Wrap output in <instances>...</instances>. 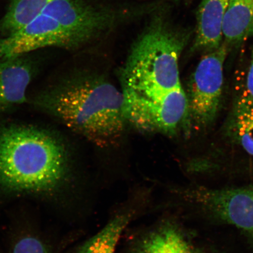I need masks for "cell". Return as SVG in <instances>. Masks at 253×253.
Masks as SVG:
<instances>
[{
  "label": "cell",
  "mask_w": 253,
  "mask_h": 253,
  "mask_svg": "<svg viewBox=\"0 0 253 253\" xmlns=\"http://www.w3.org/2000/svg\"><path fill=\"white\" fill-rule=\"evenodd\" d=\"M133 216L131 211L116 214L103 229L81 246L77 253H115L123 233Z\"/></svg>",
  "instance_id": "cell-11"
},
{
  "label": "cell",
  "mask_w": 253,
  "mask_h": 253,
  "mask_svg": "<svg viewBox=\"0 0 253 253\" xmlns=\"http://www.w3.org/2000/svg\"><path fill=\"white\" fill-rule=\"evenodd\" d=\"M55 0H9L0 20V38L9 36L29 23Z\"/></svg>",
  "instance_id": "cell-12"
},
{
  "label": "cell",
  "mask_w": 253,
  "mask_h": 253,
  "mask_svg": "<svg viewBox=\"0 0 253 253\" xmlns=\"http://www.w3.org/2000/svg\"><path fill=\"white\" fill-rule=\"evenodd\" d=\"M28 55L0 58V115L27 99L36 68Z\"/></svg>",
  "instance_id": "cell-6"
},
{
  "label": "cell",
  "mask_w": 253,
  "mask_h": 253,
  "mask_svg": "<svg viewBox=\"0 0 253 253\" xmlns=\"http://www.w3.org/2000/svg\"><path fill=\"white\" fill-rule=\"evenodd\" d=\"M229 0H202L197 15L193 51L207 52L223 42V24Z\"/></svg>",
  "instance_id": "cell-7"
},
{
  "label": "cell",
  "mask_w": 253,
  "mask_h": 253,
  "mask_svg": "<svg viewBox=\"0 0 253 253\" xmlns=\"http://www.w3.org/2000/svg\"><path fill=\"white\" fill-rule=\"evenodd\" d=\"M68 172L65 147L55 135L36 126L0 129V186L9 191H56Z\"/></svg>",
  "instance_id": "cell-3"
},
{
  "label": "cell",
  "mask_w": 253,
  "mask_h": 253,
  "mask_svg": "<svg viewBox=\"0 0 253 253\" xmlns=\"http://www.w3.org/2000/svg\"><path fill=\"white\" fill-rule=\"evenodd\" d=\"M190 34L161 8L132 43L120 71L126 122L139 131L173 136L188 123L179 59Z\"/></svg>",
  "instance_id": "cell-1"
},
{
  "label": "cell",
  "mask_w": 253,
  "mask_h": 253,
  "mask_svg": "<svg viewBox=\"0 0 253 253\" xmlns=\"http://www.w3.org/2000/svg\"><path fill=\"white\" fill-rule=\"evenodd\" d=\"M242 96L248 97L253 101V49L250 63L248 76H247L246 87Z\"/></svg>",
  "instance_id": "cell-14"
},
{
  "label": "cell",
  "mask_w": 253,
  "mask_h": 253,
  "mask_svg": "<svg viewBox=\"0 0 253 253\" xmlns=\"http://www.w3.org/2000/svg\"><path fill=\"white\" fill-rule=\"evenodd\" d=\"M37 108L97 146L112 147L124 132V100L102 75L81 71L34 98Z\"/></svg>",
  "instance_id": "cell-2"
},
{
  "label": "cell",
  "mask_w": 253,
  "mask_h": 253,
  "mask_svg": "<svg viewBox=\"0 0 253 253\" xmlns=\"http://www.w3.org/2000/svg\"><path fill=\"white\" fill-rule=\"evenodd\" d=\"M229 46L224 42L205 53L190 79L187 94L189 131L207 129L214 122L222 100L224 62Z\"/></svg>",
  "instance_id": "cell-4"
},
{
  "label": "cell",
  "mask_w": 253,
  "mask_h": 253,
  "mask_svg": "<svg viewBox=\"0 0 253 253\" xmlns=\"http://www.w3.org/2000/svg\"><path fill=\"white\" fill-rule=\"evenodd\" d=\"M130 253H201L177 227L163 223L139 239Z\"/></svg>",
  "instance_id": "cell-8"
},
{
  "label": "cell",
  "mask_w": 253,
  "mask_h": 253,
  "mask_svg": "<svg viewBox=\"0 0 253 253\" xmlns=\"http://www.w3.org/2000/svg\"><path fill=\"white\" fill-rule=\"evenodd\" d=\"M188 194L214 216L253 235V189L197 188Z\"/></svg>",
  "instance_id": "cell-5"
},
{
  "label": "cell",
  "mask_w": 253,
  "mask_h": 253,
  "mask_svg": "<svg viewBox=\"0 0 253 253\" xmlns=\"http://www.w3.org/2000/svg\"><path fill=\"white\" fill-rule=\"evenodd\" d=\"M9 253H49L44 243L37 237L26 236L16 243Z\"/></svg>",
  "instance_id": "cell-13"
},
{
  "label": "cell",
  "mask_w": 253,
  "mask_h": 253,
  "mask_svg": "<svg viewBox=\"0 0 253 253\" xmlns=\"http://www.w3.org/2000/svg\"><path fill=\"white\" fill-rule=\"evenodd\" d=\"M227 134L247 153L253 156V101L240 96L226 126Z\"/></svg>",
  "instance_id": "cell-10"
},
{
  "label": "cell",
  "mask_w": 253,
  "mask_h": 253,
  "mask_svg": "<svg viewBox=\"0 0 253 253\" xmlns=\"http://www.w3.org/2000/svg\"><path fill=\"white\" fill-rule=\"evenodd\" d=\"M253 37V0H229L223 24L224 42L239 45Z\"/></svg>",
  "instance_id": "cell-9"
}]
</instances>
